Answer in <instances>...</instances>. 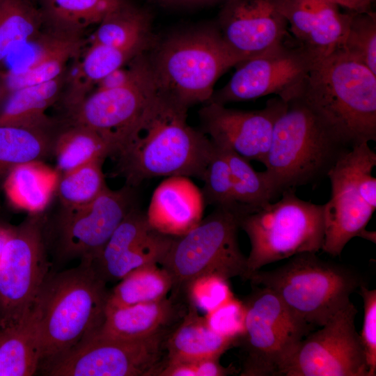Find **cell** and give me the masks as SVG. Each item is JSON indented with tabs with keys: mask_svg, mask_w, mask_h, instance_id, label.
<instances>
[{
	"mask_svg": "<svg viewBox=\"0 0 376 376\" xmlns=\"http://www.w3.org/2000/svg\"><path fill=\"white\" fill-rule=\"evenodd\" d=\"M188 109L157 93L120 141L113 157L126 185L184 175L202 180L214 150L210 139L190 126Z\"/></svg>",
	"mask_w": 376,
	"mask_h": 376,
	"instance_id": "1",
	"label": "cell"
},
{
	"mask_svg": "<svg viewBox=\"0 0 376 376\" xmlns=\"http://www.w3.org/2000/svg\"><path fill=\"white\" fill-rule=\"evenodd\" d=\"M109 294L92 264L48 275L29 317L40 344V367L100 330Z\"/></svg>",
	"mask_w": 376,
	"mask_h": 376,
	"instance_id": "2",
	"label": "cell"
},
{
	"mask_svg": "<svg viewBox=\"0 0 376 376\" xmlns=\"http://www.w3.org/2000/svg\"><path fill=\"white\" fill-rule=\"evenodd\" d=\"M297 97L350 148L376 141V75L340 49L316 61Z\"/></svg>",
	"mask_w": 376,
	"mask_h": 376,
	"instance_id": "3",
	"label": "cell"
},
{
	"mask_svg": "<svg viewBox=\"0 0 376 376\" xmlns=\"http://www.w3.org/2000/svg\"><path fill=\"white\" fill-rule=\"evenodd\" d=\"M350 149L300 97L285 102L263 164L274 197L287 189L317 184Z\"/></svg>",
	"mask_w": 376,
	"mask_h": 376,
	"instance_id": "4",
	"label": "cell"
},
{
	"mask_svg": "<svg viewBox=\"0 0 376 376\" xmlns=\"http://www.w3.org/2000/svg\"><path fill=\"white\" fill-rule=\"evenodd\" d=\"M148 58L157 92L188 109L207 103L218 79L240 62L217 25L172 34Z\"/></svg>",
	"mask_w": 376,
	"mask_h": 376,
	"instance_id": "5",
	"label": "cell"
},
{
	"mask_svg": "<svg viewBox=\"0 0 376 376\" xmlns=\"http://www.w3.org/2000/svg\"><path fill=\"white\" fill-rule=\"evenodd\" d=\"M252 285L274 291L299 318L313 328L325 324L350 301L363 277L343 265L320 259L315 253L295 255L270 271L258 270Z\"/></svg>",
	"mask_w": 376,
	"mask_h": 376,
	"instance_id": "6",
	"label": "cell"
},
{
	"mask_svg": "<svg viewBox=\"0 0 376 376\" xmlns=\"http://www.w3.org/2000/svg\"><path fill=\"white\" fill-rule=\"evenodd\" d=\"M280 200L268 202L239 218L249 237V279L263 266L303 253H318L324 242L323 205L299 198L287 189Z\"/></svg>",
	"mask_w": 376,
	"mask_h": 376,
	"instance_id": "7",
	"label": "cell"
},
{
	"mask_svg": "<svg viewBox=\"0 0 376 376\" xmlns=\"http://www.w3.org/2000/svg\"><path fill=\"white\" fill-rule=\"evenodd\" d=\"M239 218L235 210L216 207L187 234L174 237L159 263L172 279L171 294L184 297L187 285L205 274L249 280L247 257L237 239Z\"/></svg>",
	"mask_w": 376,
	"mask_h": 376,
	"instance_id": "8",
	"label": "cell"
},
{
	"mask_svg": "<svg viewBox=\"0 0 376 376\" xmlns=\"http://www.w3.org/2000/svg\"><path fill=\"white\" fill-rule=\"evenodd\" d=\"M375 166L376 153L365 142L345 153L328 172L331 194L323 205L325 253L340 256L355 237L375 243V232L366 229L376 208Z\"/></svg>",
	"mask_w": 376,
	"mask_h": 376,
	"instance_id": "9",
	"label": "cell"
},
{
	"mask_svg": "<svg viewBox=\"0 0 376 376\" xmlns=\"http://www.w3.org/2000/svg\"><path fill=\"white\" fill-rule=\"evenodd\" d=\"M242 376H280L301 340L314 328L295 315L272 290L253 285L244 301Z\"/></svg>",
	"mask_w": 376,
	"mask_h": 376,
	"instance_id": "10",
	"label": "cell"
},
{
	"mask_svg": "<svg viewBox=\"0 0 376 376\" xmlns=\"http://www.w3.org/2000/svg\"><path fill=\"white\" fill-rule=\"evenodd\" d=\"M168 337L123 340L98 331L43 365V373L51 376H159L167 363Z\"/></svg>",
	"mask_w": 376,
	"mask_h": 376,
	"instance_id": "11",
	"label": "cell"
},
{
	"mask_svg": "<svg viewBox=\"0 0 376 376\" xmlns=\"http://www.w3.org/2000/svg\"><path fill=\"white\" fill-rule=\"evenodd\" d=\"M48 270L42 220L33 217L12 230L0 259V333L29 318Z\"/></svg>",
	"mask_w": 376,
	"mask_h": 376,
	"instance_id": "12",
	"label": "cell"
},
{
	"mask_svg": "<svg viewBox=\"0 0 376 376\" xmlns=\"http://www.w3.org/2000/svg\"><path fill=\"white\" fill-rule=\"evenodd\" d=\"M319 59L297 42L292 46L284 41L237 63L230 79L214 91L208 102L226 105L271 94L287 102L298 96L306 78Z\"/></svg>",
	"mask_w": 376,
	"mask_h": 376,
	"instance_id": "13",
	"label": "cell"
},
{
	"mask_svg": "<svg viewBox=\"0 0 376 376\" xmlns=\"http://www.w3.org/2000/svg\"><path fill=\"white\" fill-rule=\"evenodd\" d=\"M357 309L350 301L320 329L300 342L282 372L284 376H368L356 331Z\"/></svg>",
	"mask_w": 376,
	"mask_h": 376,
	"instance_id": "14",
	"label": "cell"
},
{
	"mask_svg": "<svg viewBox=\"0 0 376 376\" xmlns=\"http://www.w3.org/2000/svg\"><path fill=\"white\" fill-rule=\"evenodd\" d=\"M132 188L127 185L116 190L107 187L88 204L63 207L57 224L61 256L91 265L118 226L136 207Z\"/></svg>",
	"mask_w": 376,
	"mask_h": 376,
	"instance_id": "15",
	"label": "cell"
},
{
	"mask_svg": "<svg viewBox=\"0 0 376 376\" xmlns=\"http://www.w3.org/2000/svg\"><path fill=\"white\" fill-rule=\"evenodd\" d=\"M157 91L148 56L144 52L136 57L134 74L127 83L95 90L68 111L66 124L98 131L111 139L117 150L124 134Z\"/></svg>",
	"mask_w": 376,
	"mask_h": 376,
	"instance_id": "16",
	"label": "cell"
},
{
	"mask_svg": "<svg viewBox=\"0 0 376 376\" xmlns=\"http://www.w3.org/2000/svg\"><path fill=\"white\" fill-rule=\"evenodd\" d=\"M285 105L279 97L269 100L263 109L254 111L207 102L198 112L201 131L214 146L231 150L249 162L264 164L274 123Z\"/></svg>",
	"mask_w": 376,
	"mask_h": 376,
	"instance_id": "17",
	"label": "cell"
},
{
	"mask_svg": "<svg viewBox=\"0 0 376 376\" xmlns=\"http://www.w3.org/2000/svg\"><path fill=\"white\" fill-rule=\"evenodd\" d=\"M217 26L240 62L280 45L288 35L275 0H226Z\"/></svg>",
	"mask_w": 376,
	"mask_h": 376,
	"instance_id": "18",
	"label": "cell"
},
{
	"mask_svg": "<svg viewBox=\"0 0 376 376\" xmlns=\"http://www.w3.org/2000/svg\"><path fill=\"white\" fill-rule=\"evenodd\" d=\"M173 238L154 229L146 213L135 207L116 228L92 267L106 283L120 281L140 266L159 264Z\"/></svg>",
	"mask_w": 376,
	"mask_h": 376,
	"instance_id": "19",
	"label": "cell"
},
{
	"mask_svg": "<svg viewBox=\"0 0 376 376\" xmlns=\"http://www.w3.org/2000/svg\"><path fill=\"white\" fill-rule=\"evenodd\" d=\"M297 42L318 58L342 48L352 12L326 0H275Z\"/></svg>",
	"mask_w": 376,
	"mask_h": 376,
	"instance_id": "20",
	"label": "cell"
},
{
	"mask_svg": "<svg viewBox=\"0 0 376 376\" xmlns=\"http://www.w3.org/2000/svg\"><path fill=\"white\" fill-rule=\"evenodd\" d=\"M187 311L185 298L173 294L155 301L106 308L104 321L99 332L123 340L169 336Z\"/></svg>",
	"mask_w": 376,
	"mask_h": 376,
	"instance_id": "21",
	"label": "cell"
},
{
	"mask_svg": "<svg viewBox=\"0 0 376 376\" xmlns=\"http://www.w3.org/2000/svg\"><path fill=\"white\" fill-rule=\"evenodd\" d=\"M204 205L201 190L189 177L173 175L156 187L146 215L150 225L158 232L180 237L201 221Z\"/></svg>",
	"mask_w": 376,
	"mask_h": 376,
	"instance_id": "22",
	"label": "cell"
},
{
	"mask_svg": "<svg viewBox=\"0 0 376 376\" xmlns=\"http://www.w3.org/2000/svg\"><path fill=\"white\" fill-rule=\"evenodd\" d=\"M52 29V34L41 39L38 54L29 65L3 75L2 81L8 93L53 80L65 72L66 65L79 52L83 40L80 33Z\"/></svg>",
	"mask_w": 376,
	"mask_h": 376,
	"instance_id": "23",
	"label": "cell"
},
{
	"mask_svg": "<svg viewBox=\"0 0 376 376\" xmlns=\"http://www.w3.org/2000/svg\"><path fill=\"white\" fill-rule=\"evenodd\" d=\"M234 345V339L214 331L205 316L188 304L187 314L166 339L167 363L220 358Z\"/></svg>",
	"mask_w": 376,
	"mask_h": 376,
	"instance_id": "24",
	"label": "cell"
},
{
	"mask_svg": "<svg viewBox=\"0 0 376 376\" xmlns=\"http://www.w3.org/2000/svg\"><path fill=\"white\" fill-rule=\"evenodd\" d=\"M56 124L50 125H0V185L15 167L43 162L53 155Z\"/></svg>",
	"mask_w": 376,
	"mask_h": 376,
	"instance_id": "25",
	"label": "cell"
},
{
	"mask_svg": "<svg viewBox=\"0 0 376 376\" xmlns=\"http://www.w3.org/2000/svg\"><path fill=\"white\" fill-rule=\"evenodd\" d=\"M153 42H145L125 47L91 42L72 79V88L65 101L68 111L80 103L87 96L92 86L113 71L146 52Z\"/></svg>",
	"mask_w": 376,
	"mask_h": 376,
	"instance_id": "26",
	"label": "cell"
},
{
	"mask_svg": "<svg viewBox=\"0 0 376 376\" xmlns=\"http://www.w3.org/2000/svg\"><path fill=\"white\" fill-rule=\"evenodd\" d=\"M67 80L65 72L53 80L12 91L0 110V125L32 126L55 124L46 115V111L58 100Z\"/></svg>",
	"mask_w": 376,
	"mask_h": 376,
	"instance_id": "27",
	"label": "cell"
},
{
	"mask_svg": "<svg viewBox=\"0 0 376 376\" xmlns=\"http://www.w3.org/2000/svg\"><path fill=\"white\" fill-rule=\"evenodd\" d=\"M116 145L107 136L86 126L66 124L54 146L56 172L63 174L97 159L113 156Z\"/></svg>",
	"mask_w": 376,
	"mask_h": 376,
	"instance_id": "28",
	"label": "cell"
},
{
	"mask_svg": "<svg viewBox=\"0 0 376 376\" xmlns=\"http://www.w3.org/2000/svg\"><path fill=\"white\" fill-rule=\"evenodd\" d=\"M58 178V173L47 167L43 162H30L13 169L3 187L15 205L37 213L49 203Z\"/></svg>",
	"mask_w": 376,
	"mask_h": 376,
	"instance_id": "29",
	"label": "cell"
},
{
	"mask_svg": "<svg viewBox=\"0 0 376 376\" xmlns=\"http://www.w3.org/2000/svg\"><path fill=\"white\" fill-rule=\"evenodd\" d=\"M173 287L169 272L157 263L134 269L109 291L106 308H119L162 299Z\"/></svg>",
	"mask_w": 376,
	"mask_h": 376,
	"instance_id": "30",
	"label": "cell"
},
{
	"mask_svg": "<svg viewBox=\"0 0 376 376\" xmlns=\"http://www.w3.org/2000/svg\"><path fill=\"white\" fill-rule=\"evenodd\" d=\"M125 0H41L44 19L52 29L80 33L88 26L99 24Z\"/></svg>",
	"mask_w": 376,
	"mask_h": 376,
	"instance_id": "31",
	"label": "cell"
},
{
	"mask_svg": "<svg viewBox=\"0 0 376 376\" xmlns=\"http://www.w3.org/2000/svg\"><path fill=\"white\" fill-rule=\"evenodd\" d=\"M41 361L38 338L28 318L0 333V376H31Z\"/></svg>",
	"mask_w": 376,
	"mask_h": 376,
	"instance_id": "32",
	"label": "cell"
},
{
	"mask_svg": "<svg viewBox=\"0 0 376 376\" xmlns=\"http://www.w3.org/2000/svg\"><path fill=\"white\" fill-rule=\"evenodd\" d=\"M152 40L149 13L126 3L99 24L91 42L125 47Z\"/></svg>",
	"mask_w": 376,
	"mask_h": 376,
	"instance_id": "33",
	"label": "cell"
},
{
	"mask_svg": "<svg viewBox=\"0 0 376 376\" xmlns=\"http://www.w3.org/2000/svg\"><path fill=\"white\" fill-rule=\"evenodd\" d=\"M44 21L31 0H0V64L13 47L37 39Z\"/></svg>",
	"mask_w": 376,
	"mask_h": 376,
	"instance_id": "34",
	"label": "cell"
},
{
	"mask_svg": "<svg viewBox=\"0 0 376 376\" xmlns=\"http://www.w3.org/2000/svg\"><path fill=\"white\" fill-rule=\"evenodd\" d=\"M220 148L224 151L228 162L234 198L240 205L242 214L271 202L274 198L263 171H255L249 160L233 150Z\"/></svg>",
	"mask_w": 376,
	"mask_h": 376,
	"instance_id": "35",
	"label": "cell"
},
{
	"mask_svg": "<svg viewBox=\"0 0 376 376\" xmlns=\"http://www.w3.org/2000/svg\"><path fill=\"white\" fill-rule=\"evenodd\" d=\"M104 161H92L58 178L55 189L63 207L88 204L107 187L102 170Z\"/></svg>",
	"mask_w": 376,
	"mask_h": 376,
	"instance_id": "36",
	"label": "cell"
},
{
	"mask_svg": "<svg viewBox=\"0 0 376 376\" xmlns=\"http://www.w3.org/2000/svg\"><path fill=\"white\" fill-rule=\"evenodd\" d=\"M340 50L376 75V13H352Z\"/></svg>",
	"mask_w": 376,
	"mask_h": 376,
	"instance_id": "37",
	"label": "cell"
},
{
	"mask_svg": "<svg viewBox=\"0 0 376 376\" xmlns=\"http://www.w3.org/2000/svg\"><path fill=\"white\" fill-rule=\"evenodd\" d=\"M214 145V144H213ZM201 189L205 203L216 207L239 211L234 194L230 169L221 148L214 145V150L205 169Z\"/></svg>",
	"mask_w": 376,
	"mask_h": 376,
	"instance_id": "38",
	"label": "cell"
},
{
	"mask_svg": "<svg viewBox=\"0 0 376 376\" xmlns=\"http://www.w3.org/2000/svg\"><path fill=\"white\" fill-rule=\"evenodd\" d=\"M228 280L216 274L200 276L187 285L183 296L187 304L206 314L234 297Z\"/></svg>",
	"mask_w": 376,
	"mask_h": 376,
	"instance_id": "39",
	"label": "cell"
},
{
	"mask_svg": "<svg viewBox=\"0 0 376 376\" xmlns=\"http://www.w3.org/2000/svg\"><path fill=\"white\" fill-rule=\"evenodd\" d=\"M245 306L235 297L205 314L208 326L216 333L236 341L243 335L245 324Z\"/></svg>",
	"mask_w": 376,
	"mask_h": 376,
	"instance_id": "40",
	"label": "cell"
},
{
	"mask_svg": "<svg viewBox=\"0 0 376 376\" xmlns=\"http://www.w3.org/2000/svg\"><path fill=\"white\" fill-rule=\"evenodd\" d=\"M359 293L363 302V323L359 334L364 350L368 376L376 375V290L361 285Z\"/></svg>",
	"mask_w": 376,
	"mask_h": 376,
	"instance_id": "41",
	"label": "cell"
},
{
	"mask_svg": "<svg viewBox=\"0 0 376 376\" xmlns=\"http://www.w3.org/2000/svg\"><path fill=\"white\" fill-rule=\"evenodd\" d=\"M232 365L224 367L219 358L167 363L159 376H226L235 374Z\"/></svg>",
	"mask_w": 376,
	"mask_h": 376,
	"instance_id": "42",
	"label": "cell"
},
{
	"mask_svg": "<svg viewBox=\"0 0 376 376\" xmlns=\"http://www.w3.org/2000/svg\"><path fill=\"white\" fill-rule=\"evenodd\" d=\"M337 6L345 8L348 12L363 13L371 10L375 0H326Z\"/></svg>",
	"mask_w": 376,
	"mask_h": 376,
	"instance_id": "43",
	"label": "cell"
},
{
	"mask_svg": "<svg viewBox=\"0 0 376 376\" xmlns=\"http://www.w3.org/2000/svg\"><path fill=\"white\" fill-rule=\"evenodd\" d=\"M10 229L3 228L0 227V259L3 251L4 247L12 233Z\"/></svg>",
	"mask_w": 376,
	"mask_h": 376,
	"instance_id": "44",
	"label": "cell"
},
{
	"mask_svg": "<svg viewBox=\"0 0 376 376\" xmlns=\"http://www.w3.org/2000/svg\"><path fill=\"white\" fill-rule=\"evenodd\" d=\"M168 3H201V2H209L218 0H162Z\"/></svg>",
	"mask_w": 376,
	"mask_h": 376,
	"instance_id": "45",
	"label": "cell"
},
{
	"mask_svg": "<svg viewBox=\"0 0 376 376\" xmlns=\"http://www.w3.org/2000/svg\"><path fill=\"white\" fill-rule=\"evenodd\" d=\"M8 94H9L8 91L6 86L4 85L3 82L2 81L0 84V102H2V100L5 97H7Z\"/></svg>",
	"mask_w": 376,
	"mask_h": 376,
	"instance_id": "46",
	"label": "cell"
}]
</instances>
